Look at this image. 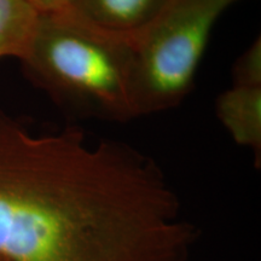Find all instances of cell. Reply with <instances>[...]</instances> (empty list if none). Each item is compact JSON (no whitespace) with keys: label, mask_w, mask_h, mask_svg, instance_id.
Instances as JSON below:
<instances>
[{"label":"cell","mask_w":261,"mask_h":261,"mask_svg":"<svg viewBox=\"0 0 261 261\" xmlns=\"http://www.w3.org/2000/svg\"><path fill=\"white\" fill-rule=\"evenodd\" d=\"M198 237L159 163L123 142L22 128L0 160L4 261H189Z\"/></svg>","instance_id":"cell-1"},{"label":"cell","mask_w":261,"mask_h":261,"mask_svg":"<svg viewBox=\"0 0 261 261\" xmlns=\"http://www.w3.org/2000/svg\"><path fill=\"white\" fill-rule=\"evenodd\" d=\"M233 86L261 87L260 37L241 55L233 67Z\"/></svg>","instance_id":"cell-7"},{"label":"cell","mask_w":261,"mask_h":261,"mask_svg":"<svg viewBox=\"0 0 261 261\" xmlns=\"http://www.w3.org/2000/svg\"><path fill=\"white\" fill-rule=\"evenodd\" d=\"M171 0H69L67 9L92 27L135 41Z\"/></svg>","instance_id":"cell-4"},{"label":"cell","mask_w":261,"mask_h":261,"mask_svg":"<svg viewBox=\"0 0 261 261\" xmlns=\"http://www.w3.org/2000/svg\"><path fill=\"white\" fill-rule=\"evenodd\" d=\"M238 0H171L133 41L132 97L137 116L178 106L221 14Z\"/></svg>","instance_id":"cell-3"},{"label":"cell","mask_w":261,"mask_h":261,"mask_svg":"<svg viewBox=\"0 0 261 261\" xmlns=\"http://www.w3.org/2000/svg\"><path fill=\"white\" fill-rule=\"evenodd\" d=\"M21 61L32 79L74 115L117 122L138 117L133 42L92 27L67 9L39 14Z\"/></svg>","instance_id":"cell-2"},{"label":"cell","mask_w":261,"mask_h":261,"mask_svg":"<svg viewBox=\"0 0 261 261\" xmlns=\"http://www.w3.org/2000/svg\"><path fill=\"white\" fill-rule=\"evenodd\" d=\"M0 261H4V260H2V259H0Z\"/></svg>","instance_id":"cell-9"},{"label":"cell","mask_w":261,"mask_h":261,"mask_svg":"<svg viewBox=\"0 0 261 261\" xmlns=\"http://www.w3.org/2000/svg\"><path fill=\"white\" fill-rule=\"evenodd\" d=\"M40 12L58 11L67 8L69 0H28Z\"/></svg>","instance_id":"cell-8"},{"label":"cell","mask_w":261,"mask_h":261,"mask_svg":"<svg viewBox=\"0 0 261 261\" xmlns=\"http://www.w3.org/2000/svg\"><path fill=\"white\" fill-rule=\"evenodd\" d=\"M39 14L40 11L28 0H0V58H23Z\"/></svg>","instance_id":"cell-6"},{"label":"cell","mask_w":261,"mask_h":261,"mask_svg":"<svg viewBox=\"0 0 261 261\" xmlns=\"http://www.w3.org/2000/svg\"><path fill=\"white\" fill-rule=\"evenodd\" d=\"M217 115L238 145L261 160V87L232 86L217 100Z\"/></svg>","instance_id":"cell-5"}]
</instances>
